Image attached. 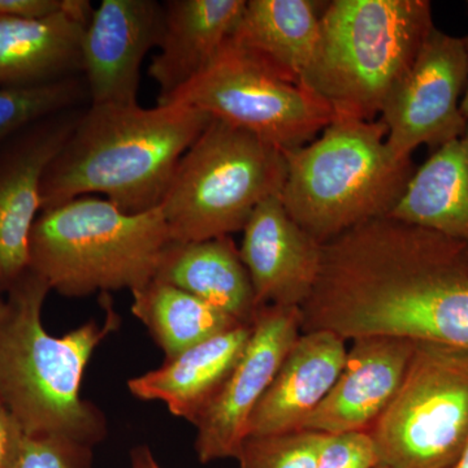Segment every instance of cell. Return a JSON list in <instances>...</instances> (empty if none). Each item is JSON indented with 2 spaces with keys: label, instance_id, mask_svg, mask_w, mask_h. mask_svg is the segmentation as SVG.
I'll list each match as a JSON object with an SVG mask.
<instances>
[{
  "label": "cell",
  "instance_id": "cell-10",
  "mask_svg": "<svg viewBox=\"0 0 468 468\" xmlns=\"http://www.w3.org/2000/svg\"><path fill=\"white\" fill-rule=\"evenodd\" d=\"M467 80L464 38L433 27L381 109L388 149L394 158L411 159L419 146L439 149L466 133L461 97Z\"/></svg>",
  "mask_w": 468,
  "mask_h": 468
},
{
  "label": "cell",
  "instance_id": "cell-29",
  "mask_svg": "<svg viewBox=\"0 0 468 468\" xmlns=\"http://www.w3.org/2000/svg\"><path fill=\"white\" fill-rule=\"evenodd\" d=\"M24 432L0 401V468H14Z\"/></svg>",
  "mask_w": 468,
  "mask_h": 468
},
{
  "label": "cell",
  "instance_id": "cell-26",
  "mask_svg": "<svg viewBox=\"0 0 468 468\" xmlns=\"http://www.w3.org/2000/svg\"><path fill=\"white\" fill-rule=\"evenodd\" d=\"M92 449L63 436L24 433L14 468H94Z\"/></svg>",
  "mask_w": 468,
  "mask_h": 468
},
{
  "label": "cell",
  "instance_id": "cell-17",
  "mask_svg": "<svg viewBox=\"0 0 468 468\" xmlns=\"http://www.w3.org/2000/svg\"><path fill=\"white\" fill-rule=\"evenodd\" d=\"M346 343L328 331L302 332L252 412L248 436L301 431L340 377Z\"/></svg>",
  "mask_w": 468,
  "mask_h": 468
},
{
  "label": "cell",
  "instance_id": "cell-28",
  "mask_svg": "<svg viewBox=\"0 0 468 468\" xmlns=\"http://www.w3.org/2000/svg\"><path fill=\"white\" fill-rule=\"evenodd\" d=\"M69 0H0V16L41 20L67 9Z\"/></svg>",
  "mask_w": 468,
  "mask_h": 468
},
{
  "label": "cell",
  "instance_id": "cell-33",
  "mask_svg": "<svg viewBox=\"0 0 468 468\" xmlns=\"http://www.w3.org/2000/svg\"><path fill=\"white\" fill-rule=\"evenodd\" d=\"M3 297H5V292H3L2 286H0V303H2Z\"/></svg>",
  "mask_w": 468,
  "mask_h": 468
},
{
  "label": "cell",
  "instance_id": "cell-34",
  "mask_svg": "<svg viewBox=\"0 0 468 468\" xmlns=\"http://www.w3.org/2000/svg\"><path fill=\"white\" fill-rule=\"evenodd\" d=\"M375 468H389V467L383 466V464H378V466L375 467Z\"/></svg>",
  "mask_w": 468,
  "mask_h": 468
},
{
  "label": "cell",
  "instance_id": "cell-31",
  "mask_svg": "<svg viewBox=\"0 0 468 468\" xmlns=\"http://www.w3.org/2000/svg\"><path fill=\"white\" fill-rule=\"evenodd\" d=\"M464 45H466L467 66H468V36L466 37V38H464ZM461 110H462V113H463L464 119H466L467 125H468V80H467L466 91H464L463 98H462Z\"/></svg>",
  "mask_w": 468,
  "mask_h": 468
},
{
  "label": "cell",
  "instance_id": "cell-12",
  "mask_svg": "<svg viewBox=\"0 0 468 468\" xmlns=\"http://www.w3.org/2000/svg\"><path fill=\"white\" fill-rule=\"evenodd\" d=\"M84 110L46 117L0 147V286L7 292L29 270V239L42 211L46 171Z\"/></svg>",
  "mask_w": 468,
  "mask_h": 468
},
{
  "label": "cell",
  "instance_id": "cell-4",
  "mask_svg": "<svg viewBox=\"0 0 468 468\" xmlns=\"http://www.w3.org/2000/svg\"><path fill=\"white\" fill-rule=\"evenodd\" d=\"M378 120L335 117L316 141L282 151V205L310 236L325 243L360 224L387 218L405 192L411 159L394 158Z\"/></svg>",
  "mask_w": 468,
  "mask_h": 468
},
{
  "label": "cell",
  "instance_id": "cell-24",
  "mask_svg": "<svg viewBox=\"0 0 468 468\" xmlns=\"http://www.w3.org/2000/svg\"><path fill=\"white\" fill-rule=\"evenodd\" d=\"M89 100L85 79L75 76L34 86H0V147L46 117L79 109Z\"/></svg>",
  "mask_w": 468,
  "mask_h": 468
},
{
  "label": "cell",
  "instance_id": "cell-7",
  "mask_svg": "<svg viewBox=\"0 0 468 468\" xmlns=\"http://www.w3.org/2000/svg\"><path fill=\"white\" fill-rule=\"evenodd\" d=\"M286 171L282 150L212 119L178 162L159 205L172 242L242 232L260 203L282 196Z\"/></svg>",
  "mask_w": 468,
  "mask_h": 468
},
{
  "label": "cell",
  "instance_id": "cell-25",
  "mask_svg": "<svg viewBox=\"0 0 468 468\" xmlns=\"http://www.w3.org/2000/svg\"><path fill=\"white\" fill-rule=\"evenodd\" d=\"M326 435L294 431L270 436H248L234 458L239 468H316Z\"/></svg>",
  "mask_w": 468,
  "mask_h": 468
},
{
  "label": "cell",
  "instance_id": "cell-19",
  "mask_svg": "<svg viewBox=\"0 0 468 468\" xmlns=\"http://www.w3.org/2000/svg\"><path fill=\"white\" fill-rule=\"evenodd\" d=\"M252 324L237 325L165 360L162 367L131 378L129 392L144 401L165 403L175 417L196 423L239 362Z\"/></svg>",
  "mask_w": 468,
  "mask_h": 468
},
{
  "label": "cell",
  "instance_id": "cell-14",
  "mask_svg": "<svg viewBox=\"0 0 468 468\" xmlns=\"http://www.w3.org/2000/svg\"><path fill=\"white\" fill-rule=\"evenodd\" d=\"M242 232L239 255L258 306H303L318 282L323 243L292 220L280 196L260 203Z\"/></svg>",
  "mask_w": 468,
  "mask_h": 468
},
{
  "label": "cell",
  "instance_id": "cell-5",
  "mask_svg": "<svg viewBox=\"0 0 468 468\" xmlns=\"http://www.w3.org/2000/svg\"><path fill=\"white\" fill-rule=\"evenodd\" d=\"M427 0H334L302 86L335 117L371 122L432 32Z\"/></svg>",
  "mask_w": 468,
  "mask_h": 468
},
{
  "label": "cell",
  "instance_id": "cell-23",
  "mask_svg": "<svg viewBox=\"0 0 468 468\" xmlns=\"http://www.w3.org/2000/svg\"><path fill=\"white\" fill-rule=\"evenodd\" d=\"M132 295V314L146 326L165 360L243 324L189 292L156 280Z\"/></svg>",
  "mask_w": 468,
  "mask_h": 468
},
{
  "label": "cell",
  "instance_id": "cell-20",
  "mask_svg": "<svg viewBox=\"0 0 468 468\" xmlns=\"http://www.w3.org/2000/svg\"><path fill=\"white\" fill-rule=\"evenodd\" d=\"M154 280L189 292L243 324H252L261 309L232 236L169 243Z\"/></svg>",
  "mask_w": 468,
  "mask_h": 468
},
{
  "label": "cell",
  "instance_id": "cell-8",
  "mask_svg": "<svg viewBox=\"0 0 468 468\" xmlns=\"http://www.w3.org/2000/svg\"><path fill=\"white\" fill-rule=\"evenodd\" d=\"M369 435L383 466L454 467L468 445V349L415 341L401 387Z\"/></svg>",
  "mask_w": 468,
  "mask_h": 468
},
{
  "label": "cell",
  "instance_id": "cell-30",
  "mask_svg": "<svg viewBox=\"0 0 468 468\" xmlns=\"http://www.w3.org/2000/svg\"><path fill=\"white\" fill-rule=\"evenodd\" d=\"M131 468H163L147 445L135 446L131 452Z\"/></svg>",
  "mask_w": 468,
  "mask_h": 468
},
{
  "label": "cell",
  "instance_id": "cell-6",
  "mask_svg": "<svg viewBox=\"0 0 468 468\" xmlns=\"http://www.w3.org/2000/svg\"><path fill=\"white\" fill-rule=\"evenodd\" d=\"M172 242L159 207L128 214L84 196L43 209L29 239V270L66 297L134 292L155 277Z\"/></svg>",
  "mask_w": 468,
  "mask_h": 468
},
{
  "label": "cell",
  "instance_id": "cell-11",
  "mask_svg": "<svg viewBox=\"0 0 468 468\" xmlns=\"http://www.w3.org/2000/svg\"><path fill=\"white\" fill-rule=\"evenodd\" d=\"M301 335V307H261L239 362L193 424L201 463L237 457L252 412Z\"/></svg>",
  "mask_w": 468,
  "mask_h": 468
},
{
  "label": "cell",
  "instance_id": "cell-15",
  "mask_svg": "<svg viewBox=\"0 0 468 468\" xmlns=\"http://www.w3.org/2000/svg\"><path fill=\"white\" fill-rule=\"evenodd\" d=\"M414 345L380 335L353 340L340 377L302 430L326 436L369 432L399 392Z\"/></svg>",
  "mask_w": 468,
  "mask_h": 468
},
{
  "label": "cell",
  "instance_id": "cell-22",
  "mask_svg": "<svg viewBox=\"0 0 468 468\" xmlns=\"http://www.w3.org/2000/svg\"><path fill=\"white\" fill-rule=\"evenodd\" d=\"M387 218L468 245V126L412 174Z\"/></svg>",
  "mask_w": 468,
  "mask_h": 468
},
{
  "label": "cell",
  "instance_id": "cell-2",
  "mask_svg": "<svg viewBox=\"0 0 468 468\" xmlns=\"http://www.w3.org/2000/svg\"><path fill=\"white\" fill-rule=\"evenodd\" d=\"M51 292L27 270L0 303V401L26 435L63 436L94 448L107 435L103 412L81 397L86 366L95 349L119 329L109 292L104 322L91 319L67 335H52L42 311Z\"/></svg>",
  "mask_w": 468,
  "mask_h": 468
},
{
  "label": "cell",
  "instance_id": "cell-32",
  "mask_svg": "<svg viewBox=\"0 0 468 468\" xmlns=\"http://www.w3.org/2000/svg\"><path fill=\"white\" fill-rule=\"evenodd\" d=\"M452 468H468V445L467 448L464 449V452H462L460 460H458L457 463H455Z\"/></svg>",
  "mask_w": 468,
  "mask_h": 468
},
{
  "label": "cell",
  "instance_id": "cell-27",
  "mask_svg": "<svg viewBox=\"0 0 468 468\" xmlns=\"http://www.w3.org/2000/svg\"><path fill=\"white\" fill-rule=\"evenodd\" d=\"M377 449L369 432L326 436L316 468H375Z\"/></svg>",
  "mask_w": 468,
  "mask_h": 468
},
{
  "label": "cell",
  "instance_id": "cell-13",
  "mask_svg": "<svg viewBox=\"0 0 468 468\" xmlns=\"http://www.w3.org/2000/svg\"><path fill=\"white\" fill-rule=\"evenodd\" d=\"M163 5L154 0H101L82 39V73L90 106L138 104L141 67L158 48Z\"/></svg>",
  "mask_w": 468,
  "mask_h": 468
},
{
  "label": "cell",
  "instance_id": "cell-16",
  "mask_svg": "<svg viewBox=\"0 0 468 468\" xmlns=\"http://www.w3.org/2000/svg\"><path fill=\"white\" fill-rule=\"evenodd\" d=\"M248 0H168L163 5L158 54L149 76L158 104L205 72L232 39Z\"/></svg>",
  "mask_w": 468,
  "mask_h": 468
},
{
  "label": "cell",
  "instance_id": "cell-9",
  "mask_svg": "<svg viewBox=\"0 0 468 468\" xmlns=\"http://www.w3.org/2000/svg\"><path fill=\"white\" fill-rule=\"evenodd\" d=\"M194 107L276 149L311 143L335 119L322 98L277 75L230 39L211 66L165 104Z\"/></svg>",
  "mask_w": 468,
  "mask_h": 468
},
{
  "label": "cell",
  "instance_id": "cell-21",
  "mask_svg": "<svg viewBox=\"0 0 468 468\" xmlns=\"http://www.w3.org/2000/svg\"><path fill=\"white\" fill-rule=\"evenodd\" d=\"M328 2L249 0L232 42L277 75L302 85L318 50Z\"/></svg>",
  "mask_w": 468,
  "mask_h": 468
},
{
  "label": "cell",
  "instance_id": "cell-18",
  "mask_svg": "<svg viewBox=\"0 0 468 468\" xmlns=\"http://www.w3.org/2000/svg\"><path fill=\"white\" fill-rule=\"evenodd\" d=\"M91 3L69 0L41 20L0 16V86H34L82 73V39Z\"/></svg>",
  "mask_w": 468,
  "mask_h": 468
},
{
  "label": "cell",
  "instance_id": "cell-1",
  "mask_svg": "<svg viewBox=\"0 0 468 468\" xmlns=\"http://www.w3.org/2000/svg\"><path fill=\"white\" fill-rule=\"evenodd\" d=\"M302 332L397 337L468 349V245L389 218L323 243Z\"/></svg>",
  "mask_w": 468,
  "mask_h": 468
},
{
  "label": "cell",
  "instance_id": "cell-3",
  "mask_svg": "<svg viewBox=\"0 0 468 468\" xmlns=\"http://www.w3.org/2000/svg\"><path fill=\"white\" fill-rule=\"evenodd\" d=\"M211 120L177 103L89 107L46 171L42 211L90 194L128 214L159 207L178 162Z\"/></svg>",
  "mask_w": 468,
  "mask_h": 468
}]
</instances>
